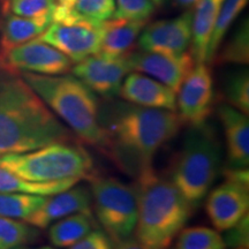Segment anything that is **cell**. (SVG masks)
<instances>
[{
    "mask_svg": "<svg viewBox=\"0 0 249 249\" xmlns=\"http://www.w3.org/2000/svg\"><path fill=\"white\" fill-rule=\"evenodd\" d=\"M99 120L104 133L101 150L124 171L135 176L152 166L157 151L176 138L182 126L174 111L113 99L101 108Z\"/></svg>",
    "mask_w": 249,
    "mask_h": 249,
    "instance_id": "cell-1",
    "label": "cell"
},
{
    "mask_svg": "<svg viewBox=\"0 0 249 249\" xmlns=\"http://www.w3.org/2000/svg\"><path fill=\"white\" fill-rule=\"evenodd\" d=\"M74 141L76 136L21 75L0 77V156Z\"/></svg>",
    "mask_w": 249,
    "mask_h": 249,
    "instance_id": "cell-2",
    "label": "cell"
},
{
    "mask_svg": "<svg viewBox=\"0 0 249 249\" xmlns=\"http://www.w3.org/2000/svg\"><path fill=\"white\" fill-rule=\"evenodd\" d=\"M136 178L139 211L135 239L148 249H169L195 209L154 166L142 170Z\"/></svg>",
    "mask_w": 249,
    "mask_h": 249,
    "instance_id": "cell-3",
    "label": "cell"
},
{
    "mask_svg": "<svg viewBox=\"0 0 249 249\" xmlns=\"http://www.w3.org/2000/svg\"><path fill=\"white\" fill-rule=\"evenodd\" d=\"M71 132L87 144L102 149L104 143L99 99L82 81L70 74H18Z\"/></svg>",
    "mask_w": 249,
    "mask_h": 249,
    "instance_id": "cell-4",
    "label": "cell"
},
{
    "mask_svg": "<svg viewBox=\"0 0 249 249\" xmlns=\"http://www.w3.org/2000/svg\"><path fill=\"white\" fill-rule=\"evenodd\" d=\"M222 163V144L214 129L207 123L193 126L174 158L169 179L196 209L223 171Z\"/></svg>",
    "mask_w": 249,
    "mask_h": 249,
    "instance_id": "cell-5",
    "label": "cell"
},
{
    "mask_svg": "<svg viewBox=\"0 0 249 249\" xmlns=\"http://www.w3.org/2000/svg\"><path fill=\"white\" fill-rule=\"evenodd\" d=\"M0 167L35 182L81 181L96 174L92 156L77 141L52 143L23 154L0 156Z\"/></svg>",
    "mask_w": 249,
    "mask_h": 249,
    "instance_id": "cell-6",
    "label": "cell"
},
{
    "mask_svg": "<svg viewBox=\"0 0 249 249\" xmlns=\"http://www.w3.org/2000/svg\"><path fill=\"white\" fill-rule=\"evenodd\" d=\"M89 181L92 207L103 231L114 244L130 238L138 222L136 187L97 173Z\"/></svg>",
    "mask_w": 249,
    "mask_h": 249,
    "instance_id": "cell-7",
    "label": "cell"
},
{
    "mask_svg": "<svg viewBox=\"0 0 249 249\" xmlns=\"http://www.w3.org/2000/svg\"><path fill=\"white\" fill-rule=\"evenodd\" d=\"M73 65L70 58L38 38L0 53V70L8 74L62 75L70 73Z\"/></svg>",
    "mask_w": 249,
    "mask_h": 249,
    "instance_id": "cell-8",
    "label": "cell"
},
{
    "mask_svg": "<svg viewBox=\"0 0 249 249\" xmlns=\"http://www.w3.org/2000/svg\"><path fill=\"white\" fill-rule=\"evenodd\" d=\"M214 105V86L209 64L198 62L177 92V114L189 127L207 123Z\"/></svg>",
    "mask_w": 249,
    "mask_h": 249,
    "instance_id": "cell-9",
    "label": "cell"
},
{
    "mask_svg": "<svg viewBox=\"0 0 249 249\" xmlns=\"http://www.w3.org/2000/svg\"><path fill=\"white\" fill-rule=\"evenodd\" d=\"M71 71L96 95L111 101L119 95L124 77L132 70L127 54L112 58L96 53L74 64Z\"/></svg>",
    "mask_w": 249,
    "mask_h": 249,
    "instance_id": "cell-10",
    "label": "cell"
},
{
    "mask_svg": "<svg viewBox=\"0 0 249 249\" xmlns=\"http://www.w3.org/2000/svg\"><path fill=\"white\" fill-rule=\"evenodd\" d=\"M193 11L173 18L147 23L140 34L138 45L141 51L167 55L188 52L192 44Z\"/></svg>",
    "mask_w": 249,
    "mask_h": 249,
    "instance_id": "cell-11",
    "label": "cell"
},
{
    "mask_svg": "<svg viewBox=\"0 0 249 249\" xmlns=\"http://www.w3.org/2000/svg\"><path fill=\"white\" fill-rule=\"evenodd\" d=\"M38 39L48 43L70 58L73 64L98 53L101 50V26L52 22Z\"/></svg>",
    "mask_w": 249,
    "mask_h": 249,
    "instance_id": "cell-12",
    "label": "cell"
},
{
    "mask_svg": "<svg viewBox=\"0 0 249 249\" xmlns=\"http://www.w3.org/2000/svg\"><path fill=\"white\" fill-rule=\"evenodd\" d=\"M130 70L160 81L174 92H178L189 71L195 66L191 51L180 55H167L152 52H129L127 54Z\"/></svg>",
    "mask_w": 249,
    "mask_h": 249,
    "instance_id": "cell-13",
    "label": "cell"
},
{
    "mask_svg": "<svg viewBox=\"0 0 249 249\" xmlns=\"http://www.w3.org/2000/svg\"><path fill=\"white\" fill-rule=\"evenodd\" d=\"M205 210L214 230L227 231L248 214L249 186L225 180L208 193Z\"/></svg>",
    "mask_w": 249,
    "mask_h": 249,
    "instance_id": "cell-14",
    "label": "cell"
},
{
    "mask_svg": "<svg viewBox=\"0 0 249 249\" xmlns=\"http://www.w3.org/2000/svg\"><path fill=\"white\" fill-rule=\"evenodd\" d=\"M79 213H92V198L90 188L76 183L66 191L48 196L44 203L24 222L44 230L61 218Z\"/></svg>",
    "mask_w": 249,
    "mask_h": 249,
    "instance_id": "cell-15",
    "label": "cell"
},
{
    "mask_svg": "<svg viewBox=\"0 0 249 249\" xmlns=\"http://www.w3.org/2000/svg\"><path fill=\"white\" fill-rule=\"evenodd\" d=\"M118 96L139 107L177 112V93L160 81L140 71H132L127 74Z\"/></svg>",
    "mask_w": 249,
    "mask_h": 249,
    "instance_id": "cell-16",
    "label": "cell"
},
{
    "mask_svg": "<svg viewBox=\"0 0 249 249\" xmlns=\"http://www.w3.org/2000/svg\"><path fill=\"white\" fill-rule=\"evenodd\" d=\"M218 117L223 126L226 142L227 167L248 169L249 164V119L247 114L229 104L218 107Z\"/></svg>",
    "mask_w": 249,
    "mask_h": 249,
    "instance_id": "cell-17",
    "label": "cell"
},
{
    "mask_svg": "<svg viewBox=\"0 0 249 249\" xmlns=\"http://www.w3.org/2000/svg\"><path fill=\"white\" fill-rule=\"evenodd\" d=\"M114 0H55L53 22L99 27L113 18Z\"/></svg>",
    "mask_w": 249,
    "mask_h": 249,
    "instance_id": "cell-18",
    "label": "cell"
},
{
    "mask_svg": "<svg viewBox=\"0 0 249 249\" xmlns=\"http://www.w3.org/2000/svg\"><path fill=\"white\" fill-rule=\"evenodd\" d=\"M148 21L124 20L111 18L101 24L102 43L98 53L107 57H124L132 52L134 43Z\"/></svg>",
    "mask_w": 249,
    "mask_h": 249,
    "instance_id": "cell-19",
    "label": "cell"
},
{
    "mask_svg": "<svg viewBox=\"0 0 249 249\" xmlns=\"http://www.w3.org/2000/svg\"><path fill=\"white\" fill-rule=\"evenodd\" d=\"M224 0H200L193 11L191 53L196 64L207 62L208 48Z\"/></svg>",
    "mask_w": 249,
    "mask_h": 249,
    "instance_id": "cell-20",
    "label": "cell"
},
{
    "mask_svg": "<svg viewBox=\"0 0 249 249\" xmlns=\"http://www.w3.org/2000/svg\"><path fill=\"white\" fill-rule=\"evenodd\" d=\"M52 22V15L43 18H23L8 14L2 23L0 53L29 40L38 38Z\"/></svg>",
    "mask_w": 249,
    "mask_h": 249,
    "instance_id": "cell-21",
    "label": "cell"
},
{
    "mask_svg": "<svg viewBox=\"0 0 249 249\" xmlns=\"http://www.w3.org/2000/svg\"><path fill=\"white\" fill-rule=\"evenodd\" d=\"M95 229L92 213H73L49 226V240L55 248H68Z\"/></svg>",
    "mask_w": 249,
    "mask_h": 249,
    "instance_id": "cell-22",
    "label": "cell"
},
{
    "mask_svg": "<svg viewBox=\"0 0 249 249\" xmlns=\"http://www.w3.org/2000/svg\"><path fill=\"white\" fill-rule=\"evenodd\" d=\"M79 180H62L53 182H35L15 176L9 171L0 167V192L21 193V194L51 196L66 191L79 183Z\"/></svg>",
    "mask_w": 249,
    "mask_h": 249,
    "instance_id": "cell-23",
    "label": "cell"
},
{
    "mask_svg": "<svg viewBox=\"0 0 249 249\" xmlns=\"http://www.w3.org/2000/svg\"><path fill=\"white\" fill-rule=\"evenodd\" d=\"M249 0H224L218 12L216 23H214L213 35H211L209 48H208L207 64H213L214 55L220 49L224 38H225L227 31L235 22L246 6L248 5Z\"/></svg>",
    "mask_w": 249,
    "mask_h": 249,
    "instance_id": "cell-24",
    "label": "cell"
},
{
    "mask_svg": "<svg viewBox=\"0 0 249 249\" xmlns=\"http://www.w3.org/2000/svg\"><path fill=\"white\" fill-rule=\"evenodd\" d=\"M40 230L24 220L0 216V249H15L38 240Z\"/></svg>",
    "mask_w": 249,
    "mask_h": 249,
    "instance_id": "cell-25",
    "label": "cell"
},
{
    "mask_svg": "<svg viewBox=\"0 0 249 249\" xmlns=\"http://www.w3.org/2000/svg\"><path fill=\"white\" fill-rule=\"evenodd\" d=\"M220 65H248L249 62V21H242L222 50H218L213 62Z\"/></svg>",
    "mask_w": 249,
    "mask_h": 249,
    "instance_id": "cell-26",
    "label": "cell"
},
{
    "mask_svg": "<svg viewBox=\"0 0 249 249\" xmlns=\"http://www.w3.org/2000/svg\"><path fill=\"white\" fill-rule=\"evenodd\" d=\"M48 196L0 192V216L26 220L44 203Z\"/></svg>",
    "mask_w": 249,
    "mask_h": 249,
    "instance_id": "cell-27",
    "label": "cell"
},
{
    "mask_svg": "<svg viewBox=\"0 0 249 249\" xmlns=\"http://www.w3.org/2000/svg\"><path fill=\"white\" fill-rule=\"evenodd\" d=\"M176 249H226L220 233L207 226L183 227L179 233Z\"/></svg>",
    "mask_w": 249,
    "mask_h": 249,
    "instance_id": "cell-28",
    "label": "cell"
},
{
    "mask_svg": "<svg viewBox=\"0 0 249 249\" xmlns=\"http://www.w3.org/2000/svg\"><path fill=\"white\" fill-rule=\"evenodd\" d=\"M226 104L231 105L242 113L249 114V73L240 70L226 77L224 83Z\"/></svg>",
    "mask_w": 249,
    "mask_h": 249,
    "instance_id": "cell-29",
    "label": "cell"
},
{
    "mask_svg": "<svg viewBox=\"0 0 249 249\" xmlns=\"http://www.w3.org/2000/svg\"><path fill=\"white\" fill-rule=\"evenodd\" d=\"M55 0H7L9 14L23 18H43L52 15Z\"/></svg>",
    "mask_w": 249,
    "mask_h": 249,
    "instance_id": "cell-30",
    "label": "cell"
},
{
    "mask_svg": "<svg viewBox=\"0 0 249 249\" xmlns=\"http://www.w3.org/2000/svg\"><path fill=\"white\" fill-rule=\"evenodd\" d=\"M114 5L113 18L124 20L148 21L156 9L151 0H114Z\"/></svg>",
    "mask_w": 249,
    "mask_h": 249,
    "instance_id": "cell-31",
    "label": "cell"
},
{
    "mask_svg": "<svg viewBox=\"0 0 249 249\" xmlns=\"http://www.w3.org/2000/svg\"><path fill=\"white\" fill-rule=\"evenodd\" d=\"M67 249H113V242L103 230L95 229Z\"/></svg>",
    "mask_w": 249,
    "mask_h": 249,
    "instance_id": "cell-32",
    "label": "cell"
},
{
    "mask_svg": "<svg viewBox=\"0 0 249 249\" xmlns=\"http://www.w3.org/2000/svg\"><path fill=\"white\" fill-rule=\"evenodd\" d=\"M248 214L242 218V219L234 226L227 230V234L224 240L226 246L234 249L248 248L249 246V234H248Z\"/></svg>",
    "mask_w": 249,
    "mask_h": 249,
    "instance_id": "cell-33",
    "label": "cell"
},
{
    "mask_svg": "<svg viewBox=\"0 0 249 249\" xmlns=\"http://www.w3.org/2000/svg\"><path fill=\"white\" fill-rule=\"evenodd\" d=\"M116 245H117L116 249H148L143 245L140 244L135 238H132V236L128 239H126V240L118 242Z\"/></svg>",
    "mask_w": 249,
    "mask_h": 249,
    "instance_id": "cell-34",
    "label": "cell"
},
{
    "mask_svg": "<svg viewBox=\"0 0 249 249\" xmlns=\"http://www.w3.org/2000/svg\"><path fill=\"white\" fill-rule=\"evenodd\" d=\"M198 1H200V0H176V2L179 6H181L183 8H189V9L192 7H195V5L197 4Z\"/></svg>",
    "mask_w": 249,
    "mask_h": 249,
    "instance_id": "cell-35",
    "label": "cell"
},
{
    "mask_svg": "<svg viewBox=\"0 0 249 249\" xmlns=\"http://www.w3.org/2000/svg\"><path fill=\"white\" fill-rule=\"evenodd\" d=\"M15 249H58L53 247V246H42V247H35V248H30V247H26V246H23V247H18V248H15Z\"/></svg>",
    "mask_w": 249,
    "mask_h": 249,
    "instance_id": "cell-36",
    "label": "cell"
},
{
    "mask_svg": "<svg viewBox=\"0 0 249 249\" xmlns=\"http://www.w3.org/2000/svg\"><path fill=\"white\" fill-rule=\"evenodd\" d=\"M151 1L156 5V7H160V6L165 5V2H166L167 0H151Z\"/></svg>",
    "mask_w": 249,
    "mask_h": 249,
    "instance_id": "cell-37",
    "label": "cell"
},
{
    "mask_svg": "<svg viewBox=\"0 0 249 249\" xmlns=\"http://www.w3.org/2000/svg\"><path fill=\"white\" fill-rule=\"evenodd\" d=\"M174 249H176V248H174Z\"/></svg>",
    "mask_w": 249,
    "mask_h": 249,
    "instance_id": "cell-38",
    "label": "cell"
}]
</instances>
